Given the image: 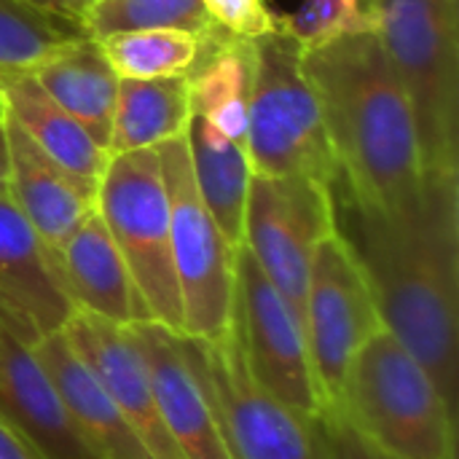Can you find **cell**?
<instances>
[{
    "instance_id": "obj_1",
    "label": "cell",
    "mask_w": 459,
    "mask_h": 459,
    "mask_svg": "<svg viewBox=\"0 0 459 459\" xmlns=\"http://www.w3.org/2000/svg\"><path fill=\"white\" fill-rule=\"evenodd\" d=\"M333 204L385 328L459 417V169L425 172L422 196L409 210H374L336 191Z\"/></svg>"
},
{
    "instance_id": "obj_2",
    "label": "cell",
    "mask_w": 459,
    "mask_h": 459,
    "mask_svg": "<svg viewBox=\"0 0 459 459\" xmlns=\"http://www.w3.org/2000/svg\"><path fill=\"white\" fill-rule=\"evenodd\" d=\"M339 167L333 191L385 212L422 196V153L409 94L374 30L304 51Z\"/></svg>"
},
{
    "instance_id": "obj_3",
    "label": "cell",
    "mask_w": 459,
    "mask_h": 459,
    "mask_svg": "<svg viewBox=\"0 0 459 459\" xmlns=\"http://www.w3.org/2000/svg\"><path fill=\"white\" fill-rule=\"evenodd\" d=\"M336 409L385 459H457L459 417L387 328L352 358Z\"/></svg>"
},
{
    "instance_id": "obj_4",
    "label": "cell",
    "mask_w": 459,
    "mask_h": 459,
    "mask_svg": "<svg viewBox=\"0 0 459 459\" xmlns=\"http://www.w3.org/2000/svg\"><path fill=\"white\" fill-rule=\"evenodd\" d=\"M417 121L422 172L459 169V0H366Z\"/></svg>"
},
{
    "instance_id": "obj_5",
    "label": "cell",
    "mask_w": 459,
    "mask_h": 459,
    "mask_svg": "<svg viewBox=\"0 0 459 459\" xmlns=\"http://www.w3.org/2000/svg\"><path fill=\"white\" fill-rule=\"evenodd\" d=\"M250 54L245 151L253 175H307L333 186L339 167L304 73V48L277 22L274 30L250 38Z\"/></svg>"
},
{
    "instance_id": "obj_6",
    "label": "cell",
    "mask_w": 459,
    "mask_h": 459,
    "mask_svg": "<svg viewBox=\"0 0 459 459\" xmlns=\"http://www.w3.org/2000/svg\"><path fill=\"white\" fill-rule=\"evenodd\" d=\"M97 212L113 237L148 320L183 331L172 266L169 199L156 148L110 153L97 188Z\"/></svg>"
},
{
    "instance_id": "obj_7",
    "label": "cell",
    "mask_w": 459,
    "mask_h": 459,
    "mask_svg": "<svg viewBox=\"0 0 459 459\" xmlns=\"http://www.w3.org/2000/svg\"><path fill=\"white\" fill-rule=\"evenodd\" d=\"M167 199L172 266L183 307V336L212 342L231 328L237 247L223 237L204 207L188 164L186 134L156 148Z\"/></svg>"
},
{
    "instance_id": "obj_8",
    "label": "cell",
    "mask_w": 459,
    "mask_h": 459,
    "mask_svg": "<svg viewBox=\"0 0 459 459\" xmlns=\"http://www.w3.org/2000/svg\"><path fill=\"white\" fill-rule=\"evenodd\" d=\"M234 459H328L323 417L304 414L264 390L242 355L234 328L212 342L186 336Z\"/></svg>"
},
{
    "instance_id": "obj_9",
    "label": "cell",
    "mask_w": 459,
    "mask_h": 459,
    "mask_svg": "<svg viewBox=\"0 0 459 459\" xmlns=\"http://www.w3.org/2000/svg\"><path fill=\"white\" fill-rule=\"evenodd\" d=\"M336 231V204L328 183L307 175H253L242 247L304 323V290L317 245Z\"/></svg>"
},
{
    "instance_id": "obj_10",
    "label": "cell",
    "mask_w": 459,
    "mask_h": 459,
    "mask_svg": "<svg viewBox=\"0 0 459 459\" xmlns=\"http://www.w3.org/2000/svg\"><path fill=\"white\" fill-rule=\"evenodd\" d=\"M382 328L366 272L336 229L317 245L304 290V333L325 409L339 403L352 358Z\"/></svg>"
},
{
    "instance_id": "obj_11",
    "label": "cell",
    "mask_w": 459,
    "mask_h": 459,
    "mask_svg": "<svg viewBox=\"0 0 459 459\" xmlns=\"http://www.w3.org/2000/svg\"><path fill=\"white\" fill-rule=\"evenodd\" d=\"M231 328L264 390L304 414L323 417L325 401L315 382L304 323L242 245L237 247Z\"/></svg>"
},
{
    "instance_id": "obj_12",
    "label": "cell",
    "mask_w": 459,
    "mask_h": 459,
    "mask_svg": "<svg viewBox=\"0 0 459 459\" xmlns=\"http://www.w3.org/2000/svg\"><path fill=\"white\" fill-rule=\"evenodd\" d=\"M62 333L75 355L105 385L108 395L145 446L148 457L183 459L159 411L156 390L134 323H113L91 312L73 309L62 325Z\"/></svg>"
},
{
    "instance_id": "obj_13",
    "label": "cell",
    "mask_w": 459,
    "mask_h": 459,
    "mask_svg": "<svg viewBox=\"0 0 459 459\" xmlns=\"http://www.w3.org/2000/svg\"><path fill=\"white\" fill-rule=\"evenodd\" d=\"M167 433L183 459H234L207 382L186 336L153 320L134 323Z\"/></svg>"
},
{
    "instance_id": "obj_14",
    "label": "cell",
    "mask_w": 459,
    "mask_h": 459,
    "mask_svg": "<svg viewBox=\"0 0 459 459\" xmlns=\"http://www.w3.org/2000/svg\"><path fill=\"white\" fill-rule=\"evenodd\" d=\"M8 199L30 223L43 250L54 255L97 210L100 180L70 172L43 153L19 126L5 118Z\"/></svg>"
},
{
    "instance_id": "obj_15",
    "label": "cell",
    "mask_w": 459,
    "mask_h": 459,
    "mask_svg": "<svg viewBox=\"0 0 459 459\" xmlns=\"http://www.w3.org/2000/svg\"><path fill=\"white\" fill-rule=\"evenodd\" d=\"M0 312L30 344L73 315L48 253L8 196H0Z\"/></svg>"
},
{
    "instance_id": "obj_16",
    "label": "cell",
    "mask_w": 459,
    "mask_h": 459,
    "mask_svg": "<svg viewBox=\"0 0 459 459\" xmlns=\"http://www.w3.org/2000/svg\"><path fill=\"white\" fill-rule=\"evenodd\" d=\"M32 352L48 377L75 436L97 459H151L105 385L75 355L62 328L38 339Z\"/></svg>"
},
{
    "instance_id": "obj_17",
    "label": "cell",
    "mask_w": 459,
    "mask_h": 459,
    "mask_svg": "<svg viewBox=\"0 0 459 459\" xmlns=\"http://www.w3.org/2000/svg\"><path fill=\"white\" fill-rule=\"evenodd\" d=\"M0 414L48 459H97L75 436L32 344L0 312Z\"/></svg>"
},
{
    "instance_id": "obj_18",
    "label": "cell",
    "mask_w": 459,
    "mask_h": 459,
    "mask_svg": "<svg viewBox=\"0 0 459 459\" xmlns=\"http://www.w3.org/2000/svg\"><path fill=\"white\" fill-rule=\"evenodd\" d=\"M51 264L73 309L126 325L148 320L129 269L97 210L65 242Z\"/></svg>"
},
{
    "instance_id": "obj_19",
    "label": "cell",
    "mask_w": 459,
    "mask_h": 459,
    "mask_svg": "<svg viewBox=\"0 0 459 459\" xmlns=\"http://www.w3.org/2000/svg\"><path fill=\"white\" fill-rule=\"evenodd\" d=\"M5 118L19 126L43 153L75 175L100 180L110 153L38 83L32 70L0 73Z\"/></svg>"
},
{
    "instance_id": "obj_20",
    "label": "cell",
    "mask_w": 459,
    "mask_h": 459,
    "mask_svg": "<svg viewBox=\"0 0 459 459\" xmlns=\"http://www.w3.org/2000/svg\"><path fill=\"white\" fill-rule=\"evenodd\" d=\"M32 73L54 97V102L65 108L108 151L121 78L113 73L100 43L89 35H78Z\"/></svg>"
},
{
    "instance_id": "obj_21",
    "label": "cell",
    "mask_w": 459,
    "mask_h": 459,
    "mask_svg": "<svg viewBox=\"0 0 459 459\" xmlns=\"http://www.w3.org/2000/svg\"><path fill=\"white\" fill-rule=\"evenodd\" d=\"M186 81L191 116L204 118L221 134L245 145L253 83L250 38L226 32L223 27L215 30L204 38L199 62Z\"/></svg>"
},
{
    "instance_id": "obj_22",
    "label": "cell",
    "mask_w": 459,
    "mask_h": 459,
    "mask_svg": "<svg viewBox=\"0 0 459 459\" xmlns=\"http://www.w3.org/2000/svg\"><path fill=\"white\" fill-rule=\"evenodd\" d=\"M186 145H188L191 178L204 207L210 210L223 237L231 242V247H239L242 226H245V204L253 180L245 145L229 140L199 116L188 118Z\"/></svg>"
},
{
    "instance_id": "obj_23",
    "label": "cell",
    "mask_w": 459,
    "mask_h": 459,
    "mask_svg": "<svg viewBox=\"0 0 459 459\" xmlns=\"http://www.w3.org/2000/svg\"><path fill=\"white\" fill-rule=\"evenodd\" d=\"M191 118L186 78H121L110 126V153L151 151L186 134Z\"/></svg>"
},
{
    "instance_id": "obj_24",
    "label": "cell",
    "mask_w": 459,
    "mask_h": 459,
    "mask_svg": "<svg viewBox=\"0 0 459 459\" xmlns=\"http://www.w3.org/2000/svg\"><path fill=\"white\" fill-rule=\"evenodd\" d=\"M97 43L118 78L148 81L186 78L199 62L204 38L186 30H132Z\"/></svg>"
},
{
    "instance_id": "obj_25",
    "label": "cell",
    "mask_w": 459,
    "mask_h": 459,
    "mask_svg": "<svg viewBox=\"0 0 459 459\" xmlns=\"http://www.w3.org/2000/svg\"><path fill=\"white\" fill-rule=\"evenodd\" d=\"M81 27L94 40L132 30H186L202 38L221 30L202 0H97L83 5Z\"/></svg>"
},
{
    "instance_id": "obj_26",
    "label": "cell",
    "mask_w": 459,
    "mask_h": 459,
    "mask_svg": "<svg viewBox=\"0 0 459 459\" xmlns=\"http://www.w3.org/2000/svg\"><path fill=\"white\" fill-rule=\"evenodd\" d=\"M78 35L86 32L24 0H0V73L35 70Z\"/></svg>"
},
{
    "instance_id": "obj_27",
    "label": "cell",
    "mask_w": 459,
    "mask_h": 459,
    "mask_svg": "<svg viewBox=\"0 0 459 459\" xmlns=\"http://www.w3.org/2000/svg\"><path fill=\"white\" fill-rule=\"evenodd\" d=\"M280 27L307 51L344 35L371 30L366 0H304L293 13L280 16Z\"/></svg>"
},
{
    "instance_id": "obj_28",
    "label": "cell",
    "mask_w": 459,
    "mask_h": 459,
    "mask_svg": "<svg viewBox=\"0 0 459 459\" xmlns=\"http://www.w3.org/2000/svg\"><path fill=\"white\" fill-rule=\"evenodd\" d=\"M207 13L218 27L234 32L239 38H255L277 27L280 16H274L266 0H202Z\"/></svg>"
},
{
    "instance_id": "obj_29",
    "label": "cell",
    "mask_w": 459,
    "mask_h": 459,
    "mask_svg": "<svg viewBox=\"0 0 459 459\" xmlns=\"http://www.w3.org/2000/svg\"><path fill=\"white\" fill-rule=\"evenodd\" d=\"M323 430H325L328 459H385L358 436V430L347 422V417L336 406H328L323 411Z\"/></svg>"
},
{
    "instance_id": "obj_30",
    "label": "cell",
    "mask_w": 459,
    "mask_h": 459,
    "mask_svg": "<svg viewBox=\"0 0 459 459\" xmlns=\"http://www.w3.org/2000/svg\"><path fill=\"white\" fill-rule=\"evenodd\" d=\"M0 459H48L13 422L0 414Z\"/></svg>"
},
{
    "instance_id": "obj_31",
    "label": "cell",
    "mask_w": 459,
    "mask_h": 459,
    "mask_svg": "<svg viewBox=\"0 0 459 459\" xmlns=\"http://www.w3.org/2000/svg\"><path fill=\"white\" fill-rule=\"evenodd\" d=\"M24 3L38 8V11H43V13H48V16H56L62 22H70V24L81 27L83 0H24Z\"/></svg>"
},
{
    "instance_id": "obj_32",
    "label": "cell",
    "mask_w": 459,
    "mask_h": 459,
    "mask_svg": "<svg viewBox=\"0 0 459 459\" xmlns=\"http://www.w3.org/2000/svg\"><path fill=\"white\" fill-rule=\"evenodd\" d=\"M0 196H8V143H5V121L0 124Z\"/></svg>"
},
{
    "instance_id": "obj_33",
    "label": "cell",
    "mask_w": 459,
    "mask_h": 459,
    "mask_svg": "<svg viewBox=\"0 0 459 459\" xmlns=\"http://www.w3.org/2000/svg\"><path fill=\"white\" fill-rule=\"evenodd\" d=\"M5 121V105H3V94H0V124Z\"/></svg>"
},
{
    "instance_id": "obj_34",
    "label": "cell",
    "mask_w": 459,
    "mask_h": 459,
    "mask_svg": "<svg viewBox=\"0 0 459 459\" xmlns=\"http://www.w3.org/2000/svg\"><path fill=\"white\" fill-rule=\"evenodd\" d=\"M86 3H97V0H83V5H86Z\"/></svg>"
}]
</instances>
